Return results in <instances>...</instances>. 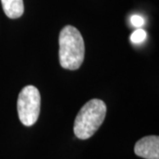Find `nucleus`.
I'll return each mask as SVG.
<instances>
[{
  "mask_svg": "<svg viewBox=\"0 0 159 159\" xmlns=\"http://www.w3.org/2000/svg\"><path fill=\"white\" fill-rule=\"evenodd\" d=\"M59 63L63 68L77 70L80 67L85 56V45L82 35L76 28L66 26L58 37Z\"/></svg>",
  "mask_w": 159,
  "mask_h": 159,
  "instance_id": "nucleus-1",
  "label": "nucleus"
},
{
  "mask_svg": "<svg viewBox=\"0 0 159 159\" xmlns=\"http://www.w3.org/2000/svg\"><path fill=\"white\" fill-rule=\"evenodd\" d=\"M106 111V104L100 99H92L86 102L74 121L75 136L80 140H87L94 135L105 119Z\"/></svg>",
  "mask_w": 159,
  "mask_h": 159,
  "instance_id": "nucleus-2",
  "label": "nucleus"
},
{
  "mask_svg": "<svg viewBox=\"0 0 159 159\" xmlns=\"http://www.w3.org/2000/svg\"><path fill=\"white\" fill-rule=\"evenodd\" d=\"M41 108V96L34 86L25 87L20 91L17 102L19 119L23 125L31 126L37 121Z\"/></svg>",
  "mask_w": 159,
  "mask_h": 159,
  "instance_id": "nucleus-3",
  "label": "nucleus"
},
{
  "mask_svg": "<svg viewBox=\"0 0 159 159\" xmlns=\"http://www.w3.org/2000/svg\"><path fill=\"white\" fill-rule=\"evenodd\" d=\"M134 153L145 159H159V137L150 135L142 138L134 146Z\"/></svg>",
  "mask_w": 159,
  "mask_h": 159,
  "instance_id": "nucleus-4",
  "label": "nucleus"
},
{
  "mask_svg": "<svg viewBox=\"0 0 159 159\" xmlns=\"http://www.w3.org/2000/svg\"><path fill=\"white\" fill-rule=\"evenodd\" d=\"M2 7L6 15L10 19L21 17L24 12L23 0H1Z\"/></svg>",
  "mask_w": 159,
  "mask_h": 159,
  "instance_id": "nucleus-5",
  "label": "nucleus"
},
{
  "mask_svg": "<svg viewBox=\"0 0 159 159\" xmlns=\"http://www.w3.org/2000/svg\"><path fill=\"white\" fill-rule=\"evenodd\" d=\"M146 37H147L146 31L142 29H138L134 32H133V34H131L130 39L132 43L138 44V43H142L144 40L146 39Z\"/></svg>",
  "mask_w": 159,
  "mask_h": 159,
  "instance_id": "nucleus-6",
  "label": "nucleus"
},
{
  "mask_svg": "<svg viewBox=\"0 0 159 159\" xmlns=\"http://www.w3.org/2000/svg\"><path fill=\"white\" fill-rule=\"evenodd\" d=\"M131 23L135 28H141L142 25L144 24V20H143V19L141 16H139V15H134V16L131 17Z\"/></svg>",
  "mask_w": 159,
  "mask_h": 159,
  "instance_id": "nucleus-7",
  "label": "nucleus"
}]
</instances>
